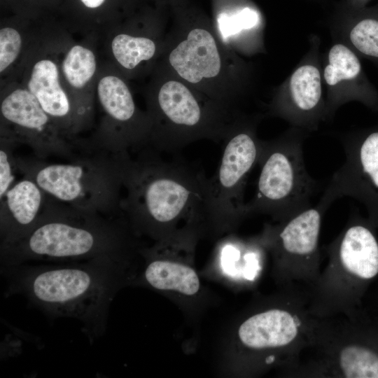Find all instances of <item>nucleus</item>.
Returning <instances> with one entry per match:
<instances>
[{
	"instance_id": "obj_1",
	"label": "nucleus",
	"mask_w": 378,
	"mask_h": 378,
	"mask_svg": "<svg viewBox=\"0 0 378 378\" xmlns=\"http://www.w3.org/2000/svg\"><path fill=\"white\" fill-rule=\"evenodd\" d=\"M1 265L5 295H20L52 318L78 320L92 342L103 335L110 304L132 286L136 260L102 256L84 261Z\"/></svg>"
},
{
	"instance_id": "obj_2",
	"label": "nucleus",
	"mask_w": 378,
	"mask_h": 378,
	"mask_svg": "<svg viewBox=\"0 0 378 378\" xmlns=\"http://www.w3.org/2000/svg\"><path fill=\"white\" fill-rule=\"evenodd\" d=\"M136 153L124 160L120 202L135 234L159 241L190 227L204 234V173L182 160H165L150 146Z\"/></svg>"
},
{
	"instance_id": "obj_3",
	"label": "nucleus",
	"mask_w": 378,
	"mask_h": 378,
	"mask_svg": "<svg viewBox=\"0 0 378 378\" xmlns=\"http://www.w3.org/2000/svg\"><path fill=\"white\" fill-rule=\"evenodd\" d=\"M138 236L127 218L78 209L47 195L36 224L20 239L0 245L1 265L84 261L102 256L136 260Z\"/></svg>"
},
{
	"instance_id": "obj_4",
	"label": "nucleus",
	"mask_w": 378,
	"mask_h": 378,
	"mask_svg": "<svg viewBox=\"0 0 378 378\" xmlns=\"http://www.w3.org/2000/svg\"><path fill=\"white\" fill-rule=\"evenodd\" d=\"M289 284L255 300L238 317L225 347L229 370L251 377L272 370L286 377L308 346L305 286Z\"/></svg>"
},
{
	"instance_id": "obj_5",
	"label": "nucleus",
	"mask_w": 378,
	"mask_h": 378,
	"mask_svg": "<svg viewBox=\"0 0 378 378\" xmlns=\"http://www.w3.org/2000/svg\"><path fill=\"white\" fill-rule=\"evenodd\" d=\"M173 8L161 62L198 90L237 107L252 89V65L223 44L204 14L184 5Z\"/></svg>"
},
{
	"instance_id": "obj_6",
	"label": "nucleus",
	"mask_w": 378,
	"mask_h": 378,
	"mask_svg": "<svg viewBox=\"0 0 378 378\" xmlns=\"http://www.w3.org/2000/svg\"><path fill=\"white\" fill-rule=\"evenodd\" d=\"M148 101L149 146L174 153L197 141H223L244 114L195 88L160 62Z\"/></svg>"
},
{
	"instance_id": "obj_7",
	"label": "nucleus",
	"mask_w": 378,
	"mask_h": 378,
	"mask_svg": "<svg viewBox=\"0 0 378 378\" xmlns=\"http://www.w3.org/2000/svg\"><path fill=\"white\" fill-rule=\"evenodd\" d=\"M368 218L354 211L324 250L326 267L305 286L309 314L326 318L349 315L364 304L378 276V239Z\"/></svg>"
},
{
	"instance_id": "obj_8",
	"label": "nucleus",
	"mask_w": 378,
	"mask_h": 378,
	"mask_svg": "<svg viewBox=\"0 0 378 378\" xmlns=\"http://www.w3.org/2000/svg\"><path fill=\"white\" fill-rule=\"evenodd\" d=\"M307 335L309 354L286 377L378 378V311L363 304L349 315H310Z\"/></svg>"
},
{
	"instance_id": "obj_9",
	"label": "nucleus",
	"mask_w": 378,
	"mask_h": 378,
	"mask_svg": "<svg viewBox=\"0 0 378 378\" xmlns=\"http://www.w3.org/2000/svg\"><path fill=\"white\" fill-rule=\"evenodd\" d=\"M83 150L64 163L16 156L18 173L33 179L49 197L106 216L122 214L123 164L127 155Z\"/></svg>"
},
{
	"instance_id": "obj_10",
	"label": "nucleus",
	"mask_w": 378,
	"mask_h": 378,
	"mask_svg": "<svg viewBox=\"0 0 378 378\" xmlns=\"http://www.w3.org/2000/svg\"><path fill=\"white\" fill-rule=\"evenodd\" d=\"M309 133L290 126L275 139L262 140L256 191L246 203L248 216L265 214L280 222L312 206L321 186L304 164L302 147Z\"/></svg>"
},
{
	"instance_id": "obj_11",
	"label": "nucleus",
	"mask_w": 378,
	"mask_h": 378,
	"mask_svg": "<svg viewBox=\"0 0 378 378\" xmlns=\"http://www.w3.org/2000/svg\"><path fill=\"white\" fill-rule=\"evenodd\" d=\"M262 114L244 113L223 141L218 166L206 178L202 202L204 234L214 238L232 233L248 216L244 190L258 164L262 139L257 128Z\"/></svg>"
},
{
	"instance_id": "obj_12",
	"label": "nucleus",
	"mask_w": 378,
	"mask_h": 378,
	"mask_svg": "<svg viewBox=\"0 0 378 378\" xmlns=\"http://www.w3.org/2000/svg\"><path fill=\"white\" fill-rule=\"evenodd\" d=\"M326 212L317 204L286 220L265 223L258 236L272 257V276L279 286H307L318 277L319 238Z\"/></svg>"
},
{
	"instance_id": "obj_13",
	"label": "nucleus",
	"mask_w": 378,
	"mask_h": 378,
	"mask_svg": "<svg viewBox=\"0 0 378 378\" xmlns=\"http://www.w3.org/2000/svg\"><path fill=\"white\" fill-rule=\"evenodd\" d=\"M202 236L197 227H188L149 247L142 246L143 264L132 286H142L167 297L194 302L204 293L194 264L197 243Z\"/></svg>"
},
{
	"instance_id": "obj_14",
	"label": "nucleus",
	"mask_w": 378,
	"mask_h": 378,
	"mask_svg": "<svg viewBox=\"0 0 378 378\" xmlns=\"http://www.w3.org/2000/svg\"><path fill=\"white\" fill-rule=\"evenodd\" d=\"M345 160L333 174L318 202L326 211L337 200L351 197L361 202L367 218L378 228V124L339 134Z\"/></svg>"
},
{
	"instance_id": "obj_15",
	"label": "nucleus",
	"mask_w": 378,
	"mask_h": 378,
	"mask_svg": "<svg viewBox=\"0 0 378 378\" xmlns=\"http://www.w3.org/2000/svg\"><path fill=\"white\" fill-rule=\"evenodd\" d=\"M309 48L287 78L272 92L266 115L279 118L308 132L325 120L326 95L322 77L321 38L312 34Z\"/></svg>"
},
{
	"instance_id": "obj_16",
	"label": "nucleus",
	"mask_w": 378,
	"mask_h": 378,
	"mask_svg": "<svg viewBox=\"0 0 378 378\" xmlns=\"http://www.w3.org/2000/svg\"><path fill=\"white\" fill-rule=\"evenodd\" d=\"M326 88L324 122L331 121L337 110L350 102H358L378 111V90L368 78L360 57L347 45L332 40L322 58Z\"/></svg>"
},
{
	"instance_id": "obj_17",
	"label": "nucleus",
	"mask_w": 378,
	"mask_h": 378,
	"mask_svg": "<svg viewBox=\"0 0 378 378\" xmlns=\"http://www.w3.org/2000/svg\"><path fill=\"white\" fill-rule=\"evenodd\" d=\"M1 114L15 130L8 135L17 143L28 144L35 157L46 160L66 152L67 140L60 136L52 120L29 90L17 89L8 94L1 103Z\"/></svg>"
},
{
	"instance_id": "obj_18",
	"label": "nucleus",
	"mask_w": 378,
	"mask_h": 378,
	"mask_svg": "<svg viewBox=\"0 0 378 378\" xmlns=\"http://www.w3.org/2000/svg\"><path fill=\"white\" fill-rule=\"evenodd\" d=\"M212 24L230 50L243 56L265 52V22L255 6L247 0H215Z\"/></svg>"
},
{
	"instance_id": "obj_19",
	"label": "nucleus",
	"mask_w": 378,
	"mask_h": 378,
	"mask_svg": "<svg viewBox=\"0 0 378 378\" xmlns=\"http://www.w3.org/2000/svg\"><path fill=\"white\" fill-rule=\"evenodd\" d=\"M47 199L31 178L22 176L0 197V245L13 243L36 224Z\"/></svg>"
},
{
	"instance_id": "obj_20",
	"label": "nucleus",
	"mask_w": 378,
	"mask_h": 378,
	"mask_svg": "<svg viewBox=\"0 0 378 378\" xmlns=\"http://www.w3.org/2000/svg\"><path fill=\"white\" fill-rule=\"evenodd\" d=\"M332 40L351 48L359 57L378 66V4L354 9L340 1L328 20Z\"/></svg>"
},
{
	"instance_id": "obj_21",
	"label": "nucleus",
	"mask_w": 378,
	"mask_h": 378,
	"mask_svg": "<svg viewBox=\"0 0 378 378\" xmlns=\"http://www.w3.org/2000/svg\"><path fill=\"white\" fill-rule=\"evenodd\" d=\"M56 64L49 59L36 62L31 71L28 90L53 121L66 122L71 116L68 97L59 82Z\"/></svg>"
},
{
	"instance_id": "obj_22",
	"label": "nucleus",
	"mask_w": 378,
	"mask_h": 378,
	"mask_svg": "<svg viewBox=\"0 0 378 378\" xmlns=\"http://www.w3.org/2000/svg\"><path fill=\"white\" fill-rule=\"evenodd\" d=\"M167 35L168 33L153 36L120 33L112 41L113 55L123 69L135 70L143 63L154 59L158 55L162 56Z\"/></svg>"
},
{
	"instance_id": "obj_23",
	"label": "nucleus",
	"mask_w": 378,
	"mask_h": 378,
	"mask_svg": "<svg viewBox=\"0 0 378 378\" xmlns=\"http://www.w3.org/2000/svg\"><path fill=\"white\" fill-rule=\"evenodd\" d=\"M96 59L93 52L81 46H75L66 55L62 70L68 83L80 89L93 76L96 70Z\"/></svg>"
},
{
	"instance_id": "obj_24",
	"label": "nucleus",
	"mask_w": 378,
	"mask_h": 378,
	"mask_svg": "<svg viewBox=\"0 0 378 378\" xmlns=\"http://www.w3.org/2000/svg\"><path fill=\"white\" fill-rule=\"evenodd\" d=\"M18 143L13 139L2 136L0 142V197L17 181L18 173L15 146Z\"/></svg>"
},
{
	"instance_id": "obj_25",
	"label": "nucleus",
	"mask_w": 378,
	"mask_h": 378,
	"mask_svg": "<svg viewBox=\"0 0 378 378\" xmlns=\"http://www.w3.org/2000/svg\"><path fill=\"white\" fill-rule=\"evenodd\" d=\"M21 37L17 30L5 27L0 31V71H4L18 56Z\"/></svg>"
},
{
	"instance_id": "obj_26",
	"label": "nucleus",
	"mask_w": 378,
	"mask_h": 378,
	"mask_svg": "<svg viewBox=\"0 0 378 378\" xmlns=\"http://www.w3.org/2000/svg\"><path fill=\"white\" fill-rule=\"evenodd\" d=\"M369 1L370 0H341L340 2L348 8L358 9L367 6Z\"/></svg>"
},
{
	"instance_id": "obj_27",
	"label": "nucleus",
	"mask_w": 378,
	"mask_h": 378,
	"mask_svg": "<svg viewBox=\"0 0 378 378\" xmlns=\"http://www.w3.org/2000/svg\"><path fill=\"white\" fill-rule=\"evenodd\" d=\"M81 2L88 8H95L100 6L105 0H80Z\"/></svg>"
},
{
	"instance_id": "obj_28",
	"label": "nucleus",
	"mask_w": 378,
	"mask_h": 378,
	"mask_svg": "<svg viewBox=\"0 0 378 378\" xmlns=\"http://www.w3.org/2000/svg\"><path fill=\"white\" fill-rule=\"evenodd\" d=\"M372 300L373 302L370 307L378 311V289L376 290V294L372 297Z\"/></svg>"
},
{
	"instance_id": "obj_29",
	"label": "nucleus",
	"mask_w": 378,
	"mask_h": 378,
	"mask_svg": "<svg viewBox=\"0 0 378 378\" xmlns=\"http://www.w3.org/2000/svg\"><path fill=\"white\" fill-rule=\"evenodd\" d=\"M316 1H323V0H316Z\"/></svg>"
}]
</instances>
